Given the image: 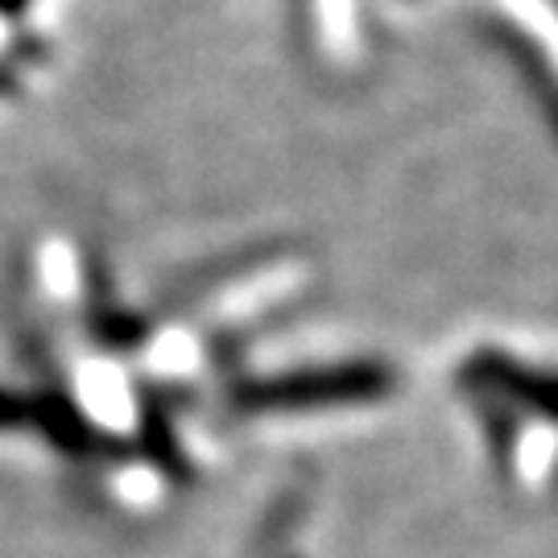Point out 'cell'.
Here are the masks:
<instances>
[{"label":"cell","instance_id":"2","mask_svg":"<svg viewBox=\"0 0 558 558\" xmlns=\"http://www.w3.org/2000/svg\"><path fill=\"white\" fill-rule=\"evenodd\" d=\"M9 426H25V398L0 389V430H9Z\"/></svg>","mask_w":558,"mask_h":558},{"label":"cell","instance_id":"1","mask_svg":"<svg viewBox=\"0 0 558 558\" xmlns=\"http://www.w3.org/2000/svg\"><path fill=\"white\" fill-rule=\"evenodd\" d=\"M451 380L500 484L521 497H558V360L480 339Z\"/></svg>","mask_w":558,"mask_h":558}]
</instances>
